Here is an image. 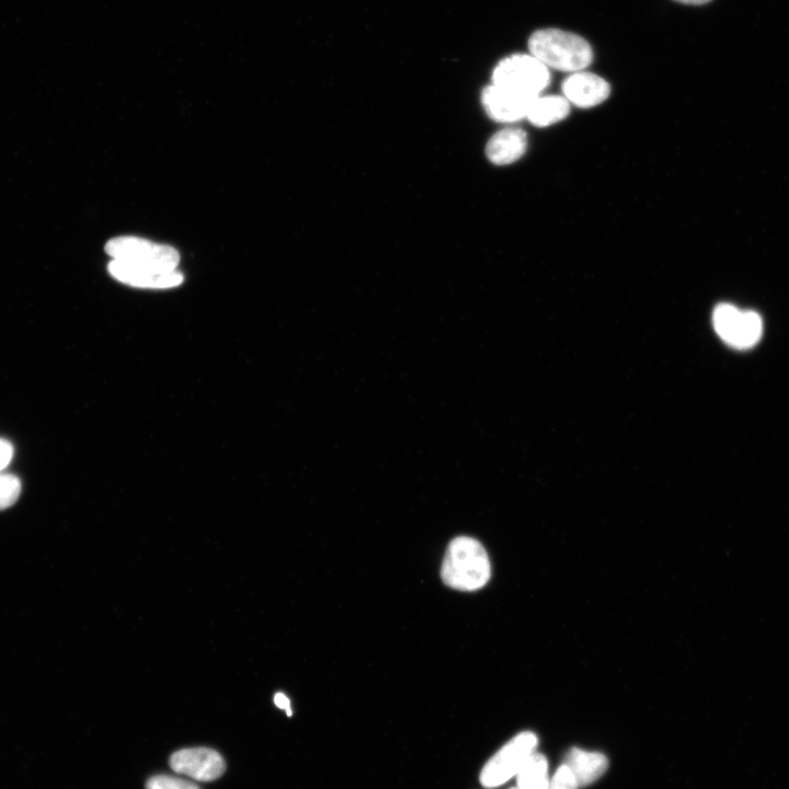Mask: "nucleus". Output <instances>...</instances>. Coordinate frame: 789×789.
I'll return each mask as SVG.
<instances>
[{
	"instance_id": "20e7f679",
	"label": "nucleus",
	"mask_w": 789,
	"mask_h": 789,
	"mask_svg": "<svg viewBox=\"0 0 789 789\" xmlns=\"http://www.w3.org/2000/svg\"><path fill=\"white\" fill-rule=\"evenodd\" d=\"M105 251L113 260L156 270H176L180 262L174 248L137 237L113 238L106 242Z\"/></svg>"
},
{
	"instance_id": "f8f14e48",
	"label": "nucleus",
	"mask_w": 789,
	"mask_h": 789,
	"mask_svg": "<svg viewBox=\"0 0 789 789\" xmlns=\"http://www.w3.org/2000/svg\"><path fill=\"white\" fill-rule=\"evenodd\" d=\"M564 765L573 774L579 787H586L606 773L608 758L599 752L572 747L564 758Z\"/></svg>"
},
{
	"instance_id": "f257e3e1",
	"label": "nucleus",
	"mask_w": 789,
	"mask_h": 789,
	"mask_svg": "<svg viewBox=\"0 0 789 789\" xmlns=\"http://www.w3.org/2000/svg\"><path fill=\"white\" fill-rule=\"evenodd\" d=\"M490 574L489 557L478 540L459 536L449 542L441 569L446 585L459 591H476L487 584Z\"/></svg>"
},
{
	"instance_id": "dca6fc26",
	"label": "nucleus",
	"mask_w": 789,
	"mask_h": 789,
	"mask_svg": "<svg viewBox=\"0 0 789 789\" xmlns=\"http://www.w3.org/2000/svg\"><path fill=\"white\" fill-rule=\"evenodd\" d=\"M146 789H199V787L182 778L157 775L148 779Z\"/></svg>"
},
{
	"instance_id": "ddd939ff",
	"label": "nucleus",
	"mask_w": 789,
	"mask_h": 789,
	"mask_svg": "<svg viewBox=\"0 0 789 789\" xmlns=\"http://www.w3.org/2000/svg\"><path fill=\"white\" fill-rule=\"evenodd\" d=\"M570 111V103L562 95L535 96L528 107L526 118L537 127H547L564 119Z\"/></svg>"
},
{
	"instance_id": "1a4fd4ad",
	"label": "nucleus",
	"mask_w": 789,
	"mask_h": 789,
	"mask_svg": "<svg viewBox=\"0 0 789 789\" xmlns=\"http://www.w3.org/2000/svg\"><path fill=\"white\" fill-rule=\"evenodd\" d=\"M110 274L117 281L142 288H170L183 282V275L176 271L142 267L112 260L108 263Z\"/></svg>"
},
{
	"instance_id": "9b49d317",
	"label": "nucleus",
	"mask_w": 789,
	"mask_h": 789,
	"mask_svg": "<svg viewBox=\"0 0 789 789\" xmlns=\"http://www.w3.org/2000/svg\"><path fill=\"white\" fill-rule=\"evenodd\" d=\"M527 136L517 127H507L495 133L485 146L488 159L498 165L518 160L526 151Z\"/></svg>"
},
{
	"instance_id": "6e6552de",
	"label": "nucleus",
	"mask_w": 789,
	"mask_h": 789,
	"mask_svg": "<svg viewBox=\"0 0 789 789\" xmlns=\"http://www.w3.org/2000/svg\"><path fill=\"white\" fill-rule=\"evenodd\" d=\"M534 98L493 83L485 87L481 95L482 105L488 115L502 123H512L526 118L529 104Z\"/></svg>"
},
{
	"instance_id": "423d86ee",
	"label": "nucleus",
	"mask_w": 789,
	"mask_h": 789,
	"mask_svg": "<svg viewBox=\"0 0 789 789\" xmlns=\"http://www.w3.org/2000/svg\"><path fill=\"white\" fill-rule=\"evenodd\" d=\"M712 323L725 343L741 350L754 346L763 333V321L758 313L730 304H720L714 308Z\"/></svg>"
},
{
	"instance_id": "f03ea898",
	"label": "nucleus",
	"mask_w": 789,
	"mask_h": 789,
	"mask_svg": "<svg viewBox=\"0 0 789 789\" xmlns=\"http://www.w3.org/2000/svg\"><path fill=\"white\" fill-rule=\"evenodd\" d=\"M528 49L548 69L571 73L585 69L593 59V50L583 37L558 28L534 32L528 39Z\"/></svg>"
},
{
	"instance_id": "a211bd4d",
	"label": "nucleus",
	"mask_w": 789,
	"mask_h": 789,
	"mask_svg": "<svg viewBox=\"0 0 789 789\" xmlns=\"http://www.w3.org/2000/svg\"><path fill=\"white\" fill-rule=\"evenodd\" d=\"M13 457V446L10 442L0 438V472L10 464Z\"/></svg>"
},
{
	"instance_id": "aec40b11",
	"label": "nucleus",
	"mask_w": 789,
	"mask_h": 789,
	"mask_svg": "<svg viewBox=\"0 0 789 789\" xmlns=\"http://www.w3.org/2000/svg\"><path fill=\"white\" fill-rule=\"evenodd\" d=\"M685 4H704L711 0H675Z\"/></svg>"
},
{
	"instance_id": "6ab92c4d",
	"label": "nucleus",
	"mask_w": 789,
	"mask_h": 789,
	"mask_svg": "<svg viewBox=\"0 0 789 789\" xmlns=\"http://www.w3.org/2000/svg\"><path fill=\"white\" fill-rule=\"evenodd\" d=\"M274 704L279 708L284 709L287 712V716H291V708H290V701L287 698L286 695L283 693H277L274 696Z\"/></svg>"
},
{
	"instance_id": "2eb2a0df",
	"label": "nucleus",
	"mask_w": 789,
	"mask_h": 789,
	"mask_svg": "<svg viewBox=\"0 0 789 789\" xmlns=\"http://www.w3.org/2000/svg\"><path fill=\"white\" fill-rule=\"evenodd\" d=\"M21 493V482L13 474L0 472V511L12 506Z\"/></svg>"
},
{
	"instance_id": "412c9836",
	"label": "nucleus",
	"mask_w": 789,
	"mask_h": 789,
	"mask_svg": "<svg viewBox=\"0 0 789 789\" xmlns=\"http://www.w3.org/2000/svg\"><path fill=\"white\" fill-rule=\"evenodd\" d=\"M511 789H518L517 787L511 788Z\"/></svg>"
},
{
	"instance_id": "7ed1b4c3",
	"label": "nucleus",
	"mask_w": 789,
	"mask_h": 789,
	"mask_svg": "<svg viewBox=\"0 0 789 789\" xmlns=\"http://www.w3.org/2000/svg\"><path fill=\"white\" fill-rule=\"evenodd\" d=\"M549 69L531 54L511 55L498 62L492 83L527 96H536L547 88Z\"/></svg>"
},
{
	"instance_id": "0eeeda50",
	"label": "nucleus",
	"mask_w": 789,
	"mask_h": 789,
	"mask_svg": "<svg viewBox=\"0 0 789 789\" xmlns=\"http://www.w3.org/2000/svg\"><path fill=\"white\" fill-rule=\"evenodd\" d=\"M169 763L175 773L199 781L215 780L226 770L222 756L209 747L182 748L170 756Z\"/></svg>"
},
{
	"instance_id": "f3484780",
	"label": "nucleus",
	"mask_w": 789,
	"mask_h": 789,
	"mask_svg": "<svg viewBox=\"0 0 789 789\" xmlns=\"http://www.w3.org/2000/svg\"><path fill=\"white\" fill-rule=\"evenodd\" d=\"M579 785L571 770L562 764L549 780L548 789H579Z\"/></svg>"
},
{
	"instance_id": "39448f33",
	"label": "nucleus",
	"mask_w": 789,
	"mask_h": 789,
	"mask_svg": "<svg viewBox=\"0 0 789 789\" xmlns=\"http://www.w3.org/2000/svg\"><path fill=\"white\" fill-rule=\"evenodd\" d=\"M537 735L530 731L516 734L503 745L483 766L480 782L485 788H494L516 776L527 758L536 752Z\"/></svg>"
},
{
	"instance_id": "4468645a",
	"label": "nucleus",
	"mask_w": 789,
	"mask_h": 789,
	"mask_svg": "<svg viewBox=\"0 0 789 789\" xmlns=\"http://www.w3.org/2000/svg\"><path fill=\"white\" fill-rule=\"evenodd\" d=\"M518 789H548V761L544 754H531L516 774Z\"/></svg>"
},
{
	"instance_id": "9d476101",
	"label": "nucleus",
	"mask_w": 789,
	"mask_h": 789,
	"mask_svg": "<svg viewBox=\"0 0 789 789\" xmlns=\"http://www.w3.org/2000/svg\"><path fill=\"white\" fill-rule=\"evenodd\" d=\"M561 89L567 101L579 107L598 105L610 93V87L605 79L583 70L572 72L567 77Z\"/></svg>"
}]
</instances>
